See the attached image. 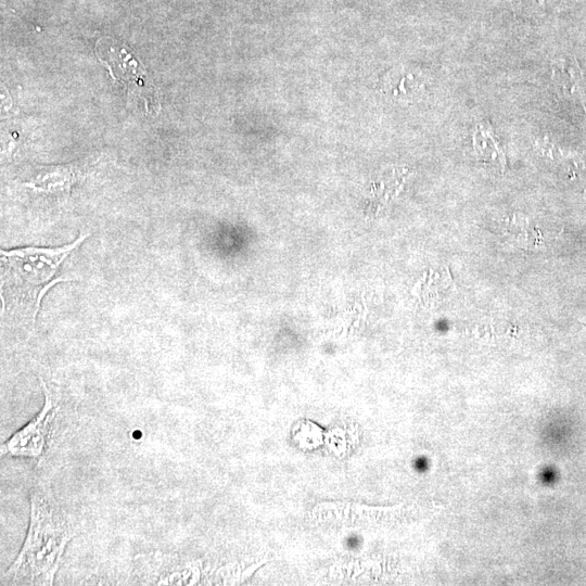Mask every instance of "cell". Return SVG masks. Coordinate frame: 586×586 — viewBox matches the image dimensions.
I'll use <instances>...</instances> for the list:
<instances>
[{
	"label": "cell",
	"instance_id": "5b68a950",
	"mask_svg": "<svg viewBox=\"0 0 586 586\" xmlns=\"http://www.w3.org/2000/svg\"><path fill=\"white\" fill-rule=\"evenodd\" d=\"M380 85L382 93L404 104L415 103L426 91L423 74L405 68L389 71Z\"/></svg>",
	"mask_w": 586,
	"mask_h": 586
},
{
	"label": "cell",
	"instance_id": "52a82bcc",
	"mask_svg": "<svg viewBox=\"0 0 586 586\" xmlns=\"http://www.w3.org/2000/svg\"><path fill=\"white\" fill-rule=\"evenodd\" d=\"M507 232L515 238L520 247L537 248L543 242L541 233L538 229L532 227L529 221L521 218H514L513 221L509 223Z\"/></svg>",
	"mask_w": 586,
	"mask_h": 586
},
{
	"label": "cell",
	"instance_id": "6da1fadb",
	"mask_svg": "<svg viewBox=\"0 0 586 586\" xmlns=\"http://www.w3.org/2000/svg\"><path fill=\"white\" fill-rule=\"evenodd\" d=\"M73 529L65 514L34 493L27 539L4 581L14 585H53Z\"/></svg>",
	"mask_w": 586,
	"mask_h": 586
},
{
	"label": "cell",
	"instance_id": "ba28073f",
	"mask_svg": "<svg viewBox=\"0 0 586 586\" xmlns=\"http://www.w3.org/2000/svg\"><path fill=\"white\" fill-rule=\"evenodd\" d=\"M526 2H528V0H516V4L519 6V9H524ZM529 3L534 11H539V8L544 7V0H529Z\"/></svg>",
	"mask_w": 586,
	"mask_h": 586
},
{
	"label": "cell",
	"instance_id": "277c9868",
	"mask_svg": "<svg viewBox=\"0 0 586 586\" xmlns=\"http://www.w3.org/2000/svg\"><path fill=\"white\" fill-rule=\"evenodd\" d=\"M553 84L556 93L586 110V85L576 58L564 57L553 63Z\"/></svg>",
	"mask_w": 586,
	"mask_h": 586
},
{
	"label": "cell",
	"instance_id": "8992f818",
	"mask_svg": "<svg viewBox=\"0 0 586 586\" xmlns=\"http://www.w3.org/2000/svg\"><path fill=\"white\" fill-rule=\"evenodd\" d=\"M475 148L484 161L492 162L504 171L506 167L504 152L501 150L499 143L495 142V137L491 136L484 127H480V130L476 133Z\"/></svg>",
	"mask_w": 586,
	"mask_h": 586
},
{
	"label": "cell",
	"instance_id": "3957f363",
	"mask_svg": "<svg viewBox=\"0 0 586 586\" xmlns=\"http://www.w3.org/2000/svg\"><path fill=\"white\" fill-rule=\"evenodd\" d=\"M41 381L45 393V404L41 413L2 445V456L40 460L45 453L59 406L45 382Z\"/></svg>",
	"mask_w": 586,
	"mask_h": 586
},
{
	"label": "cell",
	"instance_id": "7a4b0ae2",
	"mask_svg": "<svg viewBox=\"0 0 586 586\" xmlns=\"http://www.w3.org/2000/svg\"><path fill=\"white\" fill-rule=\"evenodd\" d=\"M88 235L60 248L2 250L3 290L12 307L22 310L32 322L41 309L47 291L67 278L58 277L60 266Z\"/></svg>",
	"mask_w": 586,
	"mask_h": 586
}]
</instances>
